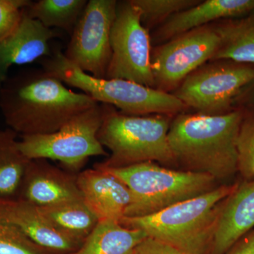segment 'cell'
<instances>
[{
  "label": "cell",
  "mask_w": 254,
  "mask_h": 254,
  "mask_svg": "<svg viewBox=\"0 0 254 254\" xmlns=\"http://www.w3.org/2000/svg\"><path fill=\"white\" fill-rule=\"evenodd\" d=\"M243 114V109H234L222 115H176L168 132L175 163L217 182L234 176L238 173L237 141Z\"/></svg>",
  "instance_id": "obj_1"
},
{
  "label": "cell",
  "mask_w": 254,
  "mask_h": 254,
  "mask_svg": "<svg viewBox=\"0 0 254 254\" xmlns=\"http://www.w3.org/2000/svg\"><path fill=\"white\" fill-rule=\"evenodd\" d=\"M98 104L43 70L32 73L9 92L2 106L7 123L23 136L54 133Z\"/></svg>",
  "instance_id": "obj_2"
},
{
  "label": "cell",
  "mask_w": 254,
  "mask_h": 254,
  "mask_svg": "<svg viewBox=\"0 0 254 254\" xmlns=\"http://www.w3.org/2000/svg\"><path fill=\"white\" fill-rule=\"evenodd\" d=\"M237 186L221 185L153 215L124 218L120 223L185 254H210L222 205Z\"/></svg>",
  "instance_id": "obj_3"
},
{
  "label": "cell",
  "mask_w": 254,
  "mask_h": 254,
  "mask_svg": "<svg viewBox=\"0 0 254 254\" xmlns=\"http://www.w3.org/2000/svg\"><path fill=\"white\" fill-rule=\"evenodd\" d=\"M102 105L104 117L98 138L110 155L95 166L120 168L146 162L176 164L168 141L170 116L128 115L111 105Z\"/></svg>",
  "instance_id": "obj_4"
},
{
  "label": "cell",
  "mask_w": 254,
  "mask_h": 254,
  "mask_svg": "<svg viewBox=\"0 0 254 254\" xmlns=\"http://www.w3.org/2000/svg\"><path fill=\"white\" fill-rule=\"evenodd\" d=\"M95 167L116 177L128 187L131 200L125 218L153 215L218 187V182L206 174L173 170L153 162L120 168Z\"/></svg>",
  "instance_id": "obj_5"
},
{
  "label": "cell",
  "mask_w": 254,
  "mask_h": 254,
  "mask_svg": "<svg viewBox=\"0 0 254 254\" xmlns=\"http://www.w3.org/2000/svg\"><path fill=\"white\" fill-rule=\"evenodd\" d=\"M43 70L65 84L81 90L100 104L111 105L128 115L176 116L188 109L173 93L123 79L92 76L80 69L61 52L48 57Z\"/></svg>",
  "instance_id": "obj_6"
},
{
  "label": "cell",
  "mask_w": 254,
  "mask_h": 254,
  "mask_svg": "<svg viewBox=\"0 0 254 254\" xmlns=\"http://www.w3.org/2000/svg\"><path fill=\"white\" fill-rule=\"evenodd\" d=\"M254 81V65L214 60L190 73L172 93L196 113L222 115L234 110Z\"/></svg>",
  "instance_id": "obj_7"
},
{
  "label": "cell",
  "mask_w": 254,
  "mask_h": 254,
  "mask_svg": "<svg viewBox=\"0 0 254 254\" xmlns=\"http://www.w3.org/2000/svg\"><path fill=\"white\" fill-rule=\"evenodd\" d=\"M103 105L83 112L54 133L23 136L18 148L29 160H53L77 169L87 159L106 155L98 138L103 124Z\"/></svg>",
  "instance_id": "obj_8"
},
{
  "label": "cell",
  "mask_w": 254,
  "mask_h": 254,
  "mask_svg": "<svg viewBox=\"0 0 254 254\" xmlns=\"http://www.w3.org/2000/svg\"><path fill=\"white\" fill-rule=\"evenodd\" d=\"M149 31L131 1L118 3L110 34L111 59L105 78L123 79L155 88Z\"/></svg>",
  "instance_id": "obj_9"
},
{
  "label": "cell",
  "mask_w": 254,
  "mask_h": 254,
  "mask_svg": "<svg viewBox=\"0 0 254 254\" xmlns=\"http://www.w3.org/2000/svg\"><path fill=\"white\" fill-rule=\"evenodd\" d=\"M220 43L215 25L210 24L157 47L151 53L155 88L173 93L190 73L213 60Z\"/></svg>",
  "instance_id": "obj_10"
},
{
  "label": "cell",
  "mask_w": 254,
  "mask_h": 254,
  "mask_svg": "<svg viewBox=\"0 0 254 254\" xmlns=\"http://www.w3.org/2000/svg\"><path fill=\"white\" fill-rule=\"evenodd\" d=\"M118 1L90 0L71 34L65 58L95 78H105L111 59L110 34Z\"/></svg>",
  "instance_id": "obj_11"
},
{
  "label": "cell",
  "mask_w": 254,
  "mask_h": 254,
  "mask_svg": "<svg viewBox=\"0 0 254 254\" xmlns=\"http://www.w3.org/2000/svg\"><path fill=\"white\" fill-rule=\"evenodd\" d=\"M77 183L83 200L99 221L120 222L125 218L131 195L116 177L95 167L78 174Z\"/></svg>",
  "instance_id": "obj_12"
},
{
  "label": "cell",
  "mask_w": 254,
  "mask_h": 254,
  "mask_svg": "<svg viewBox=\"0 0 254 254\" xmlns=\"http://www.w3.org/2000/svg\"><path fill=\"white\" fill-rule=\"evenodd\" d=\"M0 215L28 238L47 250L60 254L76 253L83 243L64 233L27 200L0 203Z\"/></svg>",
  "instance_id": "obj_13"
},
{
  "label": "cell",
  "mask_w": 254,
  "mask_h": 254,
  "mask_svg": "<svg viewBox=\"0 0 254 254\" xmlns=\"http://www.w3.org/2000/svg\"><path fill=\"white\" fill-rule=\"evenodd\" d=\"M254 11V0H206L173 15L155 31V43H165L187 32L220 20L243 17Z\"/></svg>",
  "instance_id": "obj_14"
},
{
  "label": "cell",
  "mask_w": 254,
  "mask_h": 254,
  "mask_svg": "<svg viewBox=\"0 0 254 254\" xmlns=\"http://www.w3.org/2000/svg\"><path fill=\"white\" fill-rule=\"evenodd\" d=\"M254 229V180L245 181L224 201L210 254H225Z\"/></svg>",
  "instance_id": "obj_15"
},
{
  "label": "cell",
  "mask_w": 254,
  "mask_h": 254,
  "mask_svg": "<svg viewBox=\"0 0 254 254\" xmlns=\"http://www.w3.org/2000/svg\"><path fill=\"white\" fill-rule=\"evenodd\" d=\"M27 173L26 200L38 207L83 200L77 175L68 173L46 160H31Z\"/></svg>",
  "instance_id": "obj_16"
},
{
  "label": "cell",
  "mask_w": 254,
  "mask_h": 254,
  "mask_svg": "<svg viewBox=\"0 0 254 254\" xmlns=\"http://www.w3.org/2000/svg\"><path fill=\"white\" fill-rule=\"evenodd\" d=\"M55 36L53 29L30 17L25 9L17 28L0 42V78L12 65L26 64L51 56L50 42Z\"/></svg>",
  "instance_id": "obj_17"
},
{
  "label": "cell",
  "mask_w": 254,
  "mask_h": 254,
  "mask_svg": "<svg viewBox=\"0 0 254 254\" xmlns=\"http://www.w3.org/2000/svg\"><path fill=\"white\" fill-rule=\"evenodd\" d=\"M220 46L213 60H227L254 65V11L243 17L215 24Z\"/></svg>",
  "instance_id": "obj_18"
},
{
  "label": "cell",
  "mask_w": 254,
  "mask_h": 254,
  "mask_svg": "<svg viewBox=\"0 0 254 254\" xmlns=\"http://www.w3.org/2000/svg\"><path fill=\"white\" fill-rule=\"evenodd\" d=\"M148 237L142 230L128 228L120 222L103 220L74 254H134L137 246Z\"/></svg>",
  "instance_id": "obj_19"
},
{
  "label": "cell",
  "mask_w": 254,
  "mask_h": 254,
  "mask_svg": "<svg viewBox=\"0 0 254 254\" xmlns=\"http://www.w3.org/2000/svg\"><path fill=\"white\" fill-rule=\"evenodd\" d=\"M38 208L57 228L82 243L99 222L83 200Z\"/></svg>",
  "instance_id": "obj_20"
},
{
  "label": "cell",
  "mask_w": 254,
  "mask_h": 254,
  "mask_svg": "<svg viewBox=\"0 0 254 254\" xmlns=\"http://www.w3.org/2000/svg\"><path fill=\"white\" fill-rule=\"evenodd\" d=\"M87 2L86 0H40L32 2L26 12L45 27L60 28L71 35Z\"/></svg>",
  "instance_id": "obj_21"
},
{
  "label": "cell",
  "mask_w": 254,
  "mask_h": 254,
  "mask_svg": "<svg viewBox=\"0 0 254 254\" xmlns=\"http://www.w3.org/2000/svg\"><path fill=\"white\" fill-rule=\"evenodd\" d=\"M140 14L142 24L147 29L160 25L173 15L190 9L199 0H130ZM149 31V30H148Z\"/></svg>",
  "instance_id": "obj_22"
},
{
  "label": "cell",
  "mask_w": 254,
  "mask_h": 254,
  "mask_svg": "<svg viewBox=\"0 0 254 254\" xmlns=\"http://www.w3.org/2000/svg\"><path fill=\"white\" fill-rule=\"evenodd\" d=\"M237 137L238 173L245 181L254 180V110H243Z\"/></svg>",
  "instance_id": "obj_23"
},
{
  "label": "cell",
  "mask_w": 254,
  "mask_h": 254,
  "mask_svg": "<svg viewBox=\"0 0 254 254\" xmlns=\"http://www.w3.org/2000/svg\"><path fill=\"white\" fill-rule=\"evenodd\" d=\"M0 254H60L33 242L0 215Z\"/></svg>",
  "instance_id": "obj_24"
},
{
  "label": "cell",
  "mask_w": 254,
  "mask_h": 254,
  "mask_svg": "<svg viewBox=\"0 0 254 254\" xmlns=\"http://www.w3.org/2000/svg\"><path fill=\"white\" fill-rule=\"evenodd\" d=\"M31 3L28 0H0V42L17 28L23 11Z\"/></svg>",
  "instance_id": "obj_25"
},
{
  "label": "cell",
  "mask_w": 254,
  "mask_h": 254,
  "mask_svg": "<svg viewBox=\"0 0 254 254\" xmlns=\"http://www.w3.org/2000/svg\"><path fill=\"white\" fill-rule=\"evenodd\" d=\"M30 162L23 155L0 167V194H9L16 190Z\"/></svg>",
  "instance_id": "obj_26"
},
{
  "label": "cell",
  "mask_w": 254,
  "mask_h": 254,
  "mask_svg": "<svg viewBox=\"0 0 254 254\" xmlns=\"http://www.w3.org/2000/svg\"><path fill=\"white\" fill-rule=\"evenodd\" d=\"M134 254H185L175 247L147 237L137 246Z\"/></svg>",
  "instance_id": "obj_27"
},
{
  "label": "cell",
  "mask_w": 254,
  "mask_h": 254,
  "mask_svg": "<svg viewBox=\"0 0 254 254\" xmlns=\"http://www.w3.org/2000/svg\"><path fill=\"white\" fill-rule=\"evenodd\" d=\"M225 254H254V229L239 240Z\"/></svg>",
  "instance_id": "obj_28"
},
{
  "label": "cell",
  "mask_w": 254,
  "mask_h": 254,
  "mask_svg": "<svg viewBox=\"0 0 254 254\" xmlns=\"http://www.w3.org/2000/svg\"><path fill=\"white\" fill-rule=\"evenodd\" d=\"M239 100L245 102L248 109L254 110V81L245 90Z\"/></svg>",
  "instance_id": "obj_29"
},
{
  "label": "cell",
  "mask_w": 254,
  "mask_h": 254,
  "mask_svg": "<svg viewBox=\"0 0 254 254\" xmlns=\"http://www.w3.org/2000/svg\"></svg>",
  "instance_id": "obj_30"
}]
</instances>
